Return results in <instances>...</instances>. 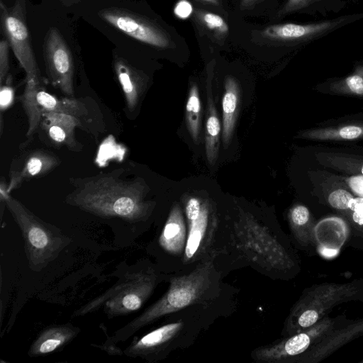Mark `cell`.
<instances>
[{"mask_svg":"<svg viewBox=\"0 0 363 363\" xmlns=\"http://www.w3.org/2000/svg\"><path fill=\"white\" fill-rule=\"evenodd\" d=\"M225 272L218 259L213 257L189 272L169 274V288L163 296L111 337L108 336L105 343L126 341L145 326L191 306L235 302V289L223 281Z\"/></svg>","mask_w":363,"mask_h":363,"instance_id":"cell-1","label":"cell"},{"mask_svg":"<svg viewBox=\"0 0 363 363\" xmlns=\"http://www.w3.org/2000/svg\"><path fill=\"white\" fill-rule=\"evenodd\" d=\"M122 170L85 178L67 195V204L103 218L145 221L154 208L146 199L147 188L140 178L122 177Z\"/></svg>","mask_w":363,"mask_h":363,"instance_id":"cell-2","label":"cell"},{"mask_svg":"<svg viewBox=\"0 0 363 363\" xmlns=\"http://www.w3.org/2000/svg\"><path fill=\"white\" fill-rule=\"evenodd\" d=\"M235 302L194 305L170 313L166 323L135 338L123 351L133 358L157 362L172 352L191 346L220 318L234 311Z\"/></svg>","mask_w":363,"mask_h":363,"instance_id":"cell-3","label":"cell"},{"mask_svg":"<svg viewBox=\"0 0 363 363\" xmlns=\"http://www.w3.org/2000/svg\"><path fill=\"white\" fill-rule=\"evenodd\" d=\"M82 12L83 18L122 50L133 52L134 48L142 46L160 50L172 47L169 33L133 1L92 0L84 4Z\"/></svg>","mask_w":363,"mask_h":363,"instance_id":"cell-4","label":"cell"},{"mask_svg":"<svg viewBox=\"0 0 363 363\" xmlns=\"http://www.w3.org/2000/svg\"><path fill=\"white\" fill-rule=\"evenodd\" d=\"M225 269L250 266L272 278L286 268L287 255L272 227L249 212L228 220V241L220 259Z\"/></svg>","mask_w":363,"mask_h":363,"instance_id":"cell-5","label":"cell"},{"mask_svg":"<svg viewBox=\"0 0 363 363\" xmlns=\"http://www.w3.org/2000/svg\"><path fill=\"white\" fill-rule=\"evenodd\" d=\"M187 237L179 272L191 271L199 263L224 255L228 220L221 222L209 201L197 196L184 199Z\"/></svg>","mask_w":363,"mask_h":363,"instance_id":"cell-6","label":"cell"},{"mask_svg":"<svg viewBox=\"0 0 363 363\" xmlns=\"http://www.w3.org/2000/svg\"><path fill=\"white\" fill-rule=\"evenodd\" d=\"M168 274L154 264H144L128 271L106 292L76 310L79 317L103 309L108 318L126 315L138 311L157 285L168 280Z\"/></svg>","mask_w":363,"mask_h":363,"instance_id":"cell-7","label":"cell"},{"mask_svg":"<svg viewBox=\"0 0 363 363\" xmlns=\"http://www.w3.org/2000/svg\"><path fill=\"white\" fill-rule=\"evenodd\" d=\"M4 201L21 230L30 269L42 271L72 240L57 227L37 217L10 194Z\"/></svg>","mask_w":363,"mask_h":363,"instance_id":"cell-8","label":"cell"},{"mask_svg":"<svg viewBox=\"0 0 363 363\" xmlns=\"http://www.w3.org/2000/svg\"><path fill=\"white\" fill-rule=\"evenodd\" d=\"M1 25L6 39L26 72V80L41 82L35 56L33 50L25 16V1L16 0L9 9L1 1Z\"/></svg>","mask_w":363,"mask_h":363,"instance_id":"cell-9","label":"cell"},{"mask_svg":"<svg viewBox=\"0 0 363 363\" xmlns=\"http://www.w3.org/2000/svg\"><path fill=\"white\" fill-rule=\"evenodd\" d=\"M43 55L51 83L65 94L72 96L74 94L73 57L65 38L56 28H50L45 34Z\"/></svg>","mask_w":363,"mask_h":363,"instance_id":"cell-10","label":"cell"},{"mask_svg":"<svg viewBox=\"0 0 363 363\" xmlns=\"http://www.w3.org/2000/svg\"><path fill=\"white\" fill-rule=\"evenodd\" d=\"M187 237L186 218L181 205L174 203L158 236L157 243L164 255L175 261L174 274L179 270Z\"/></svg>","mask_w":363,"mask_h":363,"instance_id":"cell-11","label":"cell"},{"mask_svg":"<svg viewBox=\"0 0 363 363\" xmlns=\"http://www.w3.org/2000/svg\"><path fill=\"white\" fill-rule=\"evenodd\" d=\"M113 65L116 75L123 91L129 111H133L145 91L147 77L137 68L124 52L116 48L113 51Z\"/></svg>","mask_w":363,"mask_h":363,"instance_id":"cell-12","label":"cell"},{"mask_svg":"<svg viewBox=\"0 0 363 363\" xmlns=\"http://www.w3.org/2000/svg\"><path fill=\"white\" fill-rule=\"evenodd\" d=\"M79 333L80 328L69 323L47 327L33 342L28 354L36 357L56 352L72 341Z\"/></svg>","mask_w":363,"mask_h":363,"instance_id":"cell-13","label":"cell"},{"mask_svg":"<svg viewBox=\"0 0 363 363\" xmlns=\"http://www.w3.org/2000/svg\"><path fill=\"white\" fill-rule=\"evenodd\" d=\"M59 163L58 158L48 152L36 150L30 152L18 167L11 168L8 192L10 194L29 179L48 173Z\"/></svg>","mask_w":363,"mask_h":363,"instance_id":"cell-14","label":"cell"},{"mask_svg":"<svg viewBox=\"0 0 363 363\" xmlns=\"http://www.w3.org/2000/svg\"><path fill=\"white\" fill-rule=\"evenodd\" d=\"M213 66L208 71L206 82L207 110L205 125V148L207 160L213 166L218 158L220 147V123L215 106L211 82L213 76Z\"/></svg>","mask_w":363,"mask_h":363,"instance_id":"cell-15","label":"cell"},{"mask_svg":"<svg viewBox=\"0 0 363 363\" xmlns=\"http://www.w3.org/2000/svg\"><path fill=\"white\" fill-rule=\"evenodd\" d=\"M325 24L319 26L299 25L295 23H281L268 26L254 35L255 40L261 44L277 45L300 40L313 33L318 28H323Z\"/></svg>","mask_w":363,"mask_h":363,"instance_id":"cell-16","label":"cell"},{"mask_svg":"<svg viewBox=\"0 0 363 363\" xmlns=\"http://www.w3.org/2000/svg\"><path fill=\"white\" fill-rule=\"evenodd\" d=\"M224 93L222 99L223 146L227 147L233 135L240 103V88L237 79L226 76L224 82Z\"/></svg>","mask_w":363,"mask_h":363,"instance_id":"cell-17","label":"cell"},{"mask_svg":"<svg viewBox=\"0 0 363 363\" xmlns=\"http://www.w3.org/2000/svg\"><path fill=\"white\" fill-rule=\"evenodd\" d=\"M43 126L50 138L57 144L74 147V130L79 125L77 117L57 112L43 111Z\"/></svg>","mask_w":363,"mask_h":363,"instance_id":"cell-18","label":"cell"},{"mask_svg":"<svg viewBox=\"0 0 363 363\" xmlns=\"http://www.w3.org/2000/svg\"><path fill=\"white\" fill-rule=\"evenodd\" d=\"M193 20L200 31L212 41L222 45L229 34V26L223 17L215 13L196 9Z\"/></svg>","mask_w":363,"mask_h":363,"instance_id":"cell-19","label":"cell"},{"mask_svg":"<svg viewBox=\"0 0 363 363\" xmlns=\"http://www.w3.org/2000/svg\"><path fill=\"white\" fill-rule=\"evenodd\" d=\"M36 99L43 111L57 112L76 117L84 115V106L75 99H58L45 91L40 86L36 91Z\"/></svg>","mask_w":363,"mask_h":363,"instance_id":"cell-20","label":"cell"},{"mask_svg":"<svg viewBox=\"0 0 363 363\" xmlns=\"http://www.w3.org/2000/svg\"><path fill=\"white\" fill-rule=\"evenodd\" d=\"M41 86V82L26 80L21 101L28 120L27 136L31 135L38 128L43 119V111L36 99V91Z\"/></svg>","mask_w":363,"mask_h":363,"instance_id":"cell-21","label":"cell"},{"mask_svg":"<svg viewBox=\"0 0 363 363\" xmlns=\"http://www.w3.org/2000/svg\"><path fill=\"white\" fill-rule=\"evenodd\" d=\"M187 129L195 143L199 140L201 130V104L196 84H193L189 91L185 108Z\"/></svg>","mask_w":363,"mask_h":363,"instance_id":"cell-22","label":"cell"},{"mask_svg":"<svg viewBox=\"0 0 363 363\" xmlns=\"http://www.w3.org/2000/svg\"><path fill=\"white\" fill-rule=\"evenodd\" d=\"M352 199V195L345 190L338 189L333 191L328 197L330 204L338 209H346L349 208L350 201Z\"/></svg>","mask_w":363,"mask_h":363,"instance_id":"cell-23","label":"cell"},{"mask_svg":"<svg viewBox=\"0 0 363 363\" xmlns=\"http://www.w3.org/2000/svg\"><path fill=\"white\" fill-rule=\"evenodd\" d=\"M9 43L6 39H3L0 43V83L3 84L6 80L9 69Z\"/></svg>","mask_w":363,"mask_h":363,"instance_id":"cell-24","label":"cell"},{"mask_svg":"<svg viewBox=\"0 0 363 363\" xmlns=\"http://www.w3.org/2000/svg\"><path fill=\"white\" fill-rule=\"evenodd\" d=\"M309 218V212L307 208L303 206L294 207L291 212V219L296 225L306 224Z\"/></svg>","mask_w":363,"mask_h":363,"instance_id":"cell-25","label":"cell"},{"mask_svg":"<svg viewBox=\"0 0 363 363\" xmlns=\"http://www.w3.org/2000/svg\"><path fill=\"white\" fill-rule=\"evenodd\" d=\"M13 99V91L11 86L5 84L1 86L0 107L3 111L11 106Z\"/></svg>","mask_w":363,"mask_h":363,"instance_id":"cell-26","label":"cell"},{"mask_svg":"<svg viewBox=\"0 0 363 363\" xmlns=\"http://www.w3.org/2000/svg\"><path fill=\"white\" fill-rule=\"evenodd\" d=\"M318 318V313L314 310H306L298 318V324L301 327L307 328L314 324Z\"/></svg>","mask_w":363,"mask_h":363,"instance_id":"cell-27","label":"cell"},{"mask_svg":"<svg viewBox=\"0 0 363 363\" xmlns=\"http://www.w3.org/2000/svg\"><path fill=\"white\" fill-rule=\"evenodd\" d=\"M349 88L354 93L363 94V79L357 75L349 77L347 80Z\"/></svg>","mask_w":363,"mask_h":363,"instance_id":"cell-28","label":"cell"},{"mask_svg":"<svg viewBox=\"0 0 363 363\" xmlns=\"http://www.w3.org/2000/svg\"><path fill=\"white\" fill-rule=\"evenodd\" d=\"M362 133V129L359 127L349 125L342 128L340 130V135L345 139H354L357 138Z\"/></svg>","mask_w":363,"mask_h":363,"instance_id":"cell-29","label":"cell"},{"mask_svg":"<svg viewBox=\"0 0 363 363\" xmlns=\"http://www.w3.org/2000/svg\"><path fill=\"white\" fill-rule=\"evenodd\" d=\"M350 187L358 194L363 196V177H354L350 179Z\"/></svg>","mask_w":363,"mask_h":363,"instance_id":"cell-30","label":"cell"},{"mask_svg":"<svg viewBox=\"0 0 363 363\" xmlns=\"http://www.w3.org/2000/svg\"><path fill=\"white\" fill-rule=\"evenodd\" d=\"M189 3L186 1H181L178 4L175 12L177 13L178 16H182L184 18V10L186 11V13L189 15V13L191 11V8L190 6Z\"/></svg>","mask_w":363,"mask_h":363,"instance_id":"cell-31","label":"cell"},{"mask_svg":"<svg viewBox=\"0 0 363 363\" xmlns=\"http://www.w3.org/2000/svg\"><path fill=\"white\" fill-rule=\"evenodd\" d=\"M349 208L354 211H363V198L352 199L349 203Z\"/></svg>","mask_w":363,"mask_h":363,"instance_id":"cell-32","label":"cell"},{"mask_svg":"<svg viewBox=\"0 0 363 363\" xmlns=\"http://www.w3.org/2000/svg\"><path fill=\"white\" fill-rule=\"evenodd\" d=\"M257 4V0H241L240 9L241 11H245L252 9Z\"/></svg>","mask_w":363,"mask_h":363,"instance_id":"cell-33","label":"cell"},{"mask_svg":"<svg viewBox=\"0 0 363 363\" xmlns=\"http://www.w3.org/2000/svg\"><path fill=\"white\" fill-rule=\"evenodd\" d=\"M201 4L211 5L215 7H221V1L220 0H194Z\"/></svg>","mask_w":363,"mask_h":363,"instance_id":"cell-34","label":"cell"},{"mask_svg":"<svg viewBox=\"0 0 363 363\" xmlns=\"http://www.w3.org/2000/svg\"><path fill=\"white\" fill-rule=\"evenodd\" d=\"M353 220L354 222L359 225L363 224V211H354L352 216Z\"/></svg>","mask_w":363,"mask_h":363,"instance_id":"cell-35","label":"cell"},{"mask_svg":"<svg viewBox=\"0 0 363 363\" xmlns=\"http://www.w3.org/2000/svg\"><path fill=\"white\" fill-rule=\"evenodd\" d=\"M264 1H265V0H257V3H260V2H262Z\"/></svg>","mask_w":363,"mask_h":363,"instance_id":"cell-36","label":"cell"},{"mask_svg":"<svg viewBox=\"0 0 363 363\" xmlns=\"http://www.w3.org/2000/svg\"><path fill=\"white\" fill-rule=\"evenodd\" d=\"M362 174H363V166H362Z\"/></svg>","mask_w":363,"mask_h":363,"instance_id":"cell-37","label":"cell"}]
</instances>
